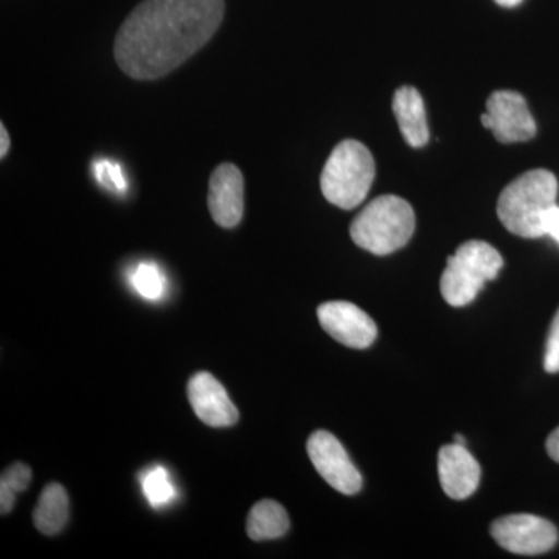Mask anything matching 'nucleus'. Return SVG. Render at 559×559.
<instances>
[{"instance_id":"f257e3e1","label":"nucleus","mask_w":559,"mask_h":559,"mask_svg":"<svg viewBox=\"0 0 559 559\" xmlns=\"http://www.w3.org/2000/svg\"><path fill=\"white\" fill-rule=\"evenodd\" d=\"M223 17L224 0H143L117 33V64L134 80L162 79L201 50Z\"/></svg>"},{"instance_id":"f03ea898","label":"nucleus","mask_w":559,"mask_h":559,"mask_svg":"<svg viewBox=\"0 0 559 559\" xmlns=\"http://www.w3.org/2000/svg\"><path fill=\"white\" fill-rule=\"evenodd\" d=\"M558 180L554 173L532 170L509 183L500 193L498 215L507 230L521 238L546 237L544 221L557 205Z\"/></svg>"},{"instance_id":"7ed1b4c3","label":"nucleus","mask_w":559,"mask_h":559,"mask_svg":"<svg viewBox=\"0 0 559 559\" xmlns=\"http://www.w3.org/2000/svg\"><path fill=\"white\" fill-rule=\"evenodd\" d=\"M415 213L403 198L384 194L369 202L349 227L352 240L373 255H389L409 242Z\"/></svg>"},{"instance_id":"20e7f679","label":"nucleus","mask_w":559,"mask_h":559,"mask_svg":"<svg viewBox=\"0 0 559 559\" xmlns=\"http://www.w3.org/2000/svg\"><path fill=\"white\" fill-rule=\"evenodd\" d=\"M374 159L358 140H344L333 150L320 178L323 197L344 210L358 207L366 201L373 183Z\"/></svg>"},{"instance_id":"39448f33","label":"nucleus","mask_w":559,"mask_h":559,"mask_svg":"<svg viewBox=\"0 0 559 559\" xmlns=\"http://www.w3.org/2000/svg\"><path fill=\"white\" fill-rule=\"evenodd\" d=\"M502 267V257L488 242H463L448 259L447 270L441 275V296L451 307H466L479 296L485 283L498 277Z\"/></svg>"},{"instance_id":"423d86ee","label":"nucleus","mask_w":559,"mask_h":559,"mask_svg":"<svg viewBox=\"0 0 559 559\" xmlns=\"http://www.w3.org/2000/svg\"><path fill=\"white\" fill-rule=\"evenodd\" d=\"M502 549L514 555L547 554L558 544V530L550 521L535 514H510L499 518L489 528Z\"/></svg>"},{"instance_id":"0eeeda50","label":"nucleus","mask_w":559,"mask_h":559,"mask_svg":"<svg viewBox=\"0 0 559 559\" xmlns=\"http://www.w3.org/2000/svg\"><path fill=\"white\" fill-rule=\"evenodd\" d=\"M481 124L492 131L500 143L527 142L536 135V121L527 102L513 91H496L489 95Z\"/></svg>"},{"instance_id":"6e6552de","label":"nucleus","mask_w":559,"mask_h":559,"mask_svg":"<svg viewBox=\"0 0 559 559\" xmlns=\"http://www.w3.org/2000/svg\"><path fill=\"white\" fill-rule=\"evenodd\" d=\"M307 450L316 471L336 491L347 496L360 491L362 476L333 433L316 430L308 440Z\"/></svg>"},{"instance_id":"1a4fd4ad","label":"nucleus","mask_w":559,"mask_h":559,"mask_svg":"<svg viewBox=\"0 0 559 559\" xmlns=\"http://www.w3.org/2000/svg\"><path fill=\"white\" fill-rule=\"evenodd\" d=\"M322 329L349 348H369L378 336L377 323L349 301H326L318 308Z\"/></svg>"},{"instance_id":"9d476101","label":"nucleus","mask_w":559,"mask_h":559,"mask_svg":"<svg viewBox=\"0 0 559 559\" xmlns=\"http://www.w3.org/2000/svg\"><path fill=\"white\" fill-rule=\"evenodd\" d=\"M209 210L224 229H234L245 213V178L234 164H221L210 176Z\"/></svg>"},{"instance_id":"9b49d317","label":"nucleus","mask_w":559,"mask_h":559,"mask_svg":"<svg viewBox=\"0 0 559 559\" xmlns=\"http://www.w3.org/2000/svg\"><path fill=\"white\" fill-rule=\"evenodd\" d=\"M189 400L197 417L212 428H229L240 418L226 389L207 371H200L189 382Z\"/></svg>"},{"instance_id":"f8f14e48","label":"nucleus","mask_w":559,"mask_h":559,"mask_svg":"<svg viewBox=\"0 0 559 559\" xmlns=\"http://www.w3.org/2000/svg\"><path fill=\"white\" fill-rule=\"evenodd\" d=\"M439 476L441 488L451 499L465 500L479 488L481 469L466 447L452 443L440 450Z\"/></svg>"},{"instance_id":"ddd939ff","label":"nucleus","mask_w":559,"mask_h":559,"mask_svg":"<svg viewBox=\"0 0 559 559\" xmlns=\"http://www.w3.org/2000/svg\"><path fill=\"white\" fill-rule=\"evenodd\" d=\"M392 108L404 140L412 148L425 146L429 142V127L419 92L411 86L400 87L393 97Z\"/></svg>"},{"instance_id":"4468645a","label":"nucleus","mask_w":559,"mask_h":559,"mask_svg":"<svg viewBox=\"0 0 559 559\" xmlns=\"http://www.w3.org/2000/svg\"><path fill=\"white\" fill-rule=\"evenodd\" d=\"M33 521L43 535L53 536L62 532L69 521V498L62 485L49 484L43 489Z\"/></svg>"},{"instance_id":"2eb2a0df","label":"nucleus","mask_w":559,"mask_h":559,"mask_svg":"<svg viewBox=\"0 0 559 559\" xmlns=\"http://www.w3.org/2000/svg\"><path fill=\"white\" fill-rule=\"evenodd\" d=\"M289 516L275 500H260L248 516V535L253 540H270L285 536L289 530Z\"/></svg>"},{"instance_id":"dca6fc26","label":"nucleus","mask_w":559,"mask_h":559,"mask_svg":"<svg viewBox=\"0 0 559 559\" xmlns=\"http://www.w3.org/2000/svg\"><path fill=\"white\" fill-rule=\"evenodd\" d=\"M130 280L132 288L146 300H159L167 288L164 272L156 263H148V261L138 264L131 272Z\"/></svg>"},{"instance_id":"f3484780","label":"nucleus","mask_w":559,"mask_h":559,"mask_svg":"<svg viewBox=\"0 0 559 559\" xmlns=\"http://www.w3.org/2000/svg\"><path fill=\"white\" fill-rule=\"evenodd\" d=\"M142 489L146 500H148L154 509H159V507L170 503L176 492L167 469L162 468V466H154V468L143 474Z\"/></svg>"},{"instance_id":"a211bd4d","label":"nucleus","mask_w":559,"mask_h":559,"mask_svg":"<svg viewBox=\"0 0 559 559\" xmlns=\"http://www.w3.org/2000/svg\"><path fill=\"white\" fill-rule=\"evenodd\" d=\"M95 178L106 189L124 193L128 190V180L124 178L120 164L108 159L97 160L94 164Z\"/></svg>"},{"instance_id":"6ab92c4d","label":"nucleus","mask_w":559,"mask_h":559,"mask_svg":"<svg viewBox=\"0 0 559 559\" xmlns=\"http://www.w3.org/2000/svg\"><path fill=\"white\" fill-rule=\"evenodd\" d=\"M544 369H546L547 373H558L559 371V310L555 314L549 336H547Z\"/></svg>"},{"instance_id":"aec40b11","label":"nucleus","mask_w":559,"mask_h":559,"mask_svg":"<svg viewBox=\"0 0 559 559\" xmlns=\"http://www.w3.org/2000/svg\"><path fill=\"white\" fill-rule=\"evenodd\" d=\"M32 469L31 466L25 463H13L10 468L3 471L2 484L9 485L14 492H24L28 488L32 481Z\"/></svg>"},{"instance_id":"412c9836","label":"nucleus","mask_w":559,"mask_h":559,"mask_svg":"<svg viewBox=\"0 0 559 559\" xmlns=\"http://www.w3.org/2000/svg\"><path fill=\"white\" fill-rule=\"evenodd\" d=\"M544 234L559 245V205H554L544 221Z\"/></svg>"},{"instance_id":"4be33fe9","label":"nucleus","mask_w":559,"mask_h":559,"mask_svg":"<svg viewBox=\"0 0 559 559\" xmlns=\"http://www.w3.org/2000/svg\"><path fill=\"white\" fill-rule=\"evenodd\" d=\"M14 500H16V492L9 485L0 481V510H2V514H9L13 510Z\"/></svg>"},{"instance_id":"5701e85b","label":"nucleus","mask_w":559,"mask_h":559,"mask_svg":"<svg viewBox=\"0 0 559 559\" xmlns=\"http://www.w3.org/2000/svg\"><path fill=\"white\" fill-rule=\"evenodd\" d=\"M546 448L550 457L559 463V428L550 433L549 439H547Z\"/></svg>"},{"instance_id":"b1692460","label":"nucleus","mask_w":559,"mask_h":559,"mask_svg":"<svg viewBox=\"0 0 559 559\" xmlns=\"http://www.w3.org/2000/svg\"><path fill=\"white\" fill-rule=\"evenodd\" d=\"M10 150V135L5 124H0V157H5Z\"/></svg>"},{"instance_id":"393cba45","label":"nucleus","mask_w":559,"mask_h":559,"mask_svg":"<svg viewBox=\"0 0 559 559\" xmlns=\"http://www.w3.org/2000/svg\"><path fill=\"white\" fill-rule=\"evenodd\" d=\"M495 2L500 7H506V9H513V7L521 5L524 0H495Z\"/></svg>"},{"instance_id":"a878e982","label":"nucleus","mask_w":559,"mask_h":559,"mask_svg":"<svg viewBox=\"0 0 559 559\" xmlns=\"http://www.w3.org/2000/svg\"><path fill=\"white\" fill-rule=\"evenodd\" d=\"M454 440H455L454 443L462 444V447H465V441L466 440L463 439L462 436H459V433H457V436L454 437Z\"/></svg>"}]
</instances>
